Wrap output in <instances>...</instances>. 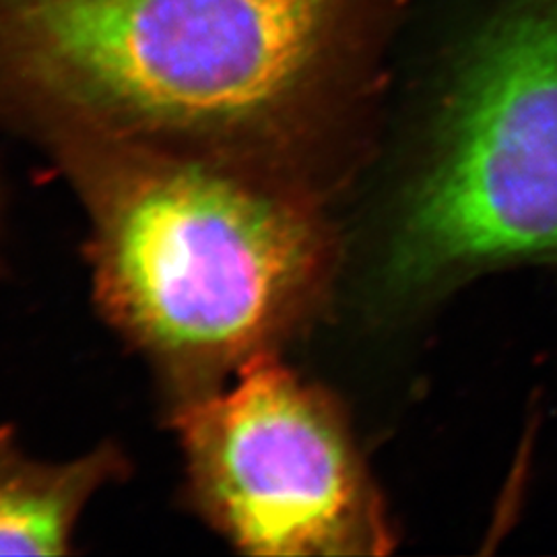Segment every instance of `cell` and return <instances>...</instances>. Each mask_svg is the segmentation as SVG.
<instances>
[{
  "label": "cell",
  "mask_w": 557,
  "mask_h": 557,
  "mask_svg": "<svg viewBox=\"0 0 557 557\" xmlns=\"http://www.w3.org/2000/svg\"><path fill=\"white\" fill-rule=\"evenodd\" d=\"M351 0H0V114L275 178Z\"/></svg>",
  "instance_id": "6da1fadb"
},
{
  "label": "cell",
  "mask_w": 557,
  "mask_h": 557,
  "mask_svg": "<svg viewBox=\"0 0 557 557\" xmlns=\"http://www.w3.org/2000/svg\"><path fill=\"white\" fill-rule=\"evenodd\" d=\"M50 149L89 220L98 308L170 413L273 354L308 310L326 242L277 178L114 140Z\"/></svg>",
  "instance_id": "7a4b0ae2"
},
{
  "label": "cell",
  "mask_w": 557,
  "mask_h": 557,
  "mask_svg": "<svg viewBox=\"0 0 557 557\" xmlns=\"http://www.w3.org/2000/svg\"><path fill=\"white\" fill-rule=\"evenodd\" d=\"M557 257V0H499L460 50L388 281Z\"/></svg>",
  "instance_id": "3957f363"
},
{
  "label": "cell",
  "mask_w": 557,
  "mask_h": 557,
  "mask_svg": "<svg viewBox=\"0 0 557 557\" xmlns=\"http://www.w3.org/2000/svg\"><path fill=\"white\" fill-rule=\"evenodd\" d=\"M190 508L248 556L382 552L372 494L337 413L273 354L170 413Z\"/></svg>",
  "instance_id": "277c9868"
},
{
  "label": "cell",
  "mask_w": 557,
  "mask_h": 557,
  "mask_svg": "<svg viewBox=\"0 0 557 557\" xmlns=\"http://www.w3.org/2000/svg\"><path fill=\"white\" fill-rule=\"evenodd\" d=\"M126 473L112 442L50 462L27 455L13 428L0 425V556H69L87 504Z\"/></svg>",
  "instance_id": "5b68a950"
}]
</instances>
